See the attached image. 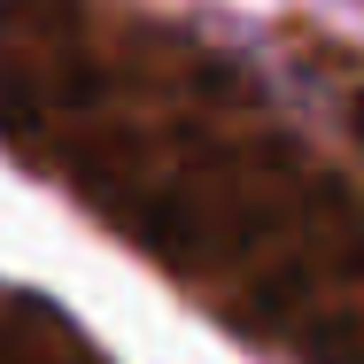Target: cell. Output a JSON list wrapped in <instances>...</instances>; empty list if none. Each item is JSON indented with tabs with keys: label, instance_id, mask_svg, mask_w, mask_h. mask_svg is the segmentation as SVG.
Returning <instances> with one entry per match:
<instances>
[]
</instances>
